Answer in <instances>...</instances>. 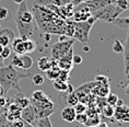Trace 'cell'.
Segmentation results:
<instances>
[{
	"mask_svg": "<svg viewBox=\"0 0 129 127\" xmlns=\"http://www.w3.org/2000/svg\"><path fill=\"white\" fill-rule=\"evenodd\" d=\"M31 12L36 21L38 30L43 34H58L72 38L75 29L73 20L61 18L46 6L40 4H34Z\"/></svg>",
	"mask_w": 129,
	"mask_h": 127,
	"instance_id": "obj_1",
	"label": "cell"
},
{
	"mask_svg": "<svg viewBox=\"0 0 129 127\" xmlns=\"http://www.w3.org/2000/svg\"><path fill=\"white\" fill-rule=\"evenodd\" d=\"M34 18L32 12L28 10L27 5L23 1L19 5L17 14H15V24L19 31V37L22 38H31L34 33Z\"/></svg>",
	"mask_w": 129,
	"mask_h": 127,
	"instance_id": "obj_2",
	"label": "cell"
},
{
	"mask_svg": "<svg viewBox=\"0 0 129 127\" xmlns=\"http://www.w3.org/2000/svg\"><path fill=\"white\" fill-rule=\"evenodd\" d=\"M28 77H30L28 73L19 72L12 65L0 67V84L4 88L6 94L11 89H14L18 92H21L20 81L24 78Z\"/></svg>",
	"mask_w": 129,
	"mask_h": 127,
	"instance_id": "obj_3",
	"label": "cell"
},
{
	"mask_svg": "<svg viewBox=\"0 0 129 127\" xmlns=\"http://www.w3.org/2000/svg\"><path fill=\"white\" fill-rule=\"evenodd\" d=\"M96 20L91 15V18L86 21L82 22H75V29H73V35L72 38L75 41H79L83 45L88 44L89 42V35L91 32L92 27L94 25Z\"/></svg>",
	"mask_w": 129,
	"mask_h": 127,
	"instance_id": "obj_4",
	"label": "cell"
},
{
	"mask_svg": "<svg viewBox=\"0 0 129 127\" xmlns=\"http://www.w3.org/2000/svg\"><path fill=\"white\" fill-rule=\"evenodd\" d=\"M120 13H122V11L116 6V4H112V5H107L105 7L94 11L91 15L96 21L102 20V21L108 22V23H112L115 19H117L119 17Z\"/></svg>",
	"mask_w": 129,
	"mask_h": 127,
	"instance_id": "obj_5",
	"label": "cell"
},
{
	"mask_svg": "<svg viewBox=\"0 0 129 127\" xmlns=\"http://www.w3.org/2000/svg\"><path fill=\"white\" fill-rule=\"evenodd\" d=\"M73 43H75L73 38H69V40L63 41V42H57L53 46V48H51V58L55 60L60 59L61 57H63L71 49L73 46Z\"/></svg>",
	"mask_w": 129,
	"mask_h": 127,
	"instance_id": "obj_6",
	"label": "cell"
},
{
	"mask_svg": "<svg viewBox=\"0 0 129 127\" xmlns=\"http://www.w3.org/2000/svg\"><path fill=\"white\" fill-rule=\"evenodd\" d=\"M115 2L116 0H92V1L82 2L78 6H75V10H84L92 14L93 12L99 10V9L105 7L107 5L115 4Z\"/></svg>",
	"mask_w": 129,
	"mask_h": 127,
	"instance_id": "obj_7",
	"label": "cell"
},
{
	"mask_svg": "<svg viewBox=\"0 0 129 127\" xmlns=\"http://www.w3.org/2000/svg\"><path fill=\"white\" fill-rule=\"evenodd\" d=\"M11 65L14 68H19V69L27 70L30 69L33 65V59L31 58L30 55L24 54V55H14L12 57Z\"/></svg>",
	"mask_w": 129,
	"mask_h": 127,
	"instance_id": "obj_8",
	"label": "cell"
},
{
	"mask_svg": "<svg viewBox=\"0 0 129 127\" xmlns=\"http://www.w3.org/2000/svg\"><path fill=\"white\" fill-rule=\"evenodd\" d=\"M21 119L24 120L25 123L31 124V125L34 126V124L38 119V117H37L36 111H35L34 106L32 105V104H30V105L26 106L25 109H22V111H21Z\"/></svg>",
	"mask_w": 129,
	"mask_h": 127,
	"instance_id": "obj_9",
	"label": "cell"
},
{
	"mask_svg": "<svg viewBox=\"0 0 129 127\" xmlns=\"http://www.w3.org/2000/svg\"><path fill=\"white\" fill-rule=\"evenodd\" d=\"M113 117L120 124L129 123V106L122 104L121 106L114 107V116Z\"/></svg>",
	"mask_w": 129,
	"mask_h": 127,
	"instance_id": "obj_10",
	"label": "cell"
},
{
	"mask_svg": "<svg viewBox=\"0 0 129 127\" xmlns=\"http://www.w3.org/2000/svg\"><path fill=\"white\" fill-rule=\"evenodd\" d=\"M15 38L14 32L10 28H1L0 29V45L1 46H10L11 43Z\"/></svg>",
	"mask_w": 129,
	"mask_h": 127,
	"instance_id": "obj_11",
	"label": "cell"
},
{
	"mask_svg": "<svg viewBox=\"0 0 129 127\" xmlns=\"http://www.w3.org/2000/svg\"><path fill=\"white\" fill-rule=\"evenodd\" d=\"M72 56H73V48H71L68 53L64 55L63 57H61L60 59L57 60V65H58V68L60 70H67V71H70L71 68L73 66L72 64Z\"/></svg>",
	"mask_w": 129,
	"mask_h": 127,
	"instance_id": "obj_12",
	"label": "cell"
},
{
	"mask_svg": "<svg viewBox=\"0 0 129 127\" xmlns=\"http://www.w3.org/2000/svg\"><path fill=\"white\" fill-rule=\"evenodd\" d=\"M8 102H12V103L18 104L21 109H25V107L31 104L30 99L25 96L24 94H22L21 92H18V94H15L12 99H8Z\"/></svg>",
	"mask_w": 129,
	"mask_h": 127,
	"instance_id": "obj_13",
	"label": "cell"
},
{
	"mask_svg": "<svg viewBox=\"0 0 129 127\" xmlns=\"http://www.w3.org/2000/svg\"><path fill=\"white\" fill-rule=\"evenodd\" d=\"M76 111L73 109V106H68L63 107L61 110V118L67 123H73L76 119Z\"/></svg>",
	"mask_w": 129,
	"mask_h": 127,
	"instance_id": "obj_14",
	"label": "cell"
},
{
	"mask_svg": "<svg viewBox=\"0 0 129 127\" xmlns=\"http://www.w3.org/2000/svg\"><path fill=\"white\" fill-rule=\"evenodd\" d=\"M12 49L17 55H24L26 54L25 52V46H24V38L22 37H15L13 42L11 43Z\"/></svg>",
	"mask_w": 129,
	"mask_h": 127,
	"instance_id": "obj_15",
	"label": "cell"
},
{
	"mask_svg": "<svg viewBox=\"0 0 129 127\" xmlns=\"http://www.w3.org/2000/svg\"><path fill=\"white\" fill-rule=\"evenodd\" d=\"M109 91V86H96L93 88L92 91H91V94H93L94 96L96 97H106L108 95Z\"/></svg>",
	"mask_w": 129,
	"mask_h": 127,
	"instance_id": "obj_16",
	"label": "cell"
},
{
	"mask_svg": "<svg viewBox=\"0 0 129 127\" xmlns=\"http://www.w3.org/2000/svg\"><path fill=\"white\" fill-rule=\"evenodd\" d=\"M122 55H124V65H125V73L129 69V29L127 32V37H126V42L124 44V50H122Z\"/></svg>",
	"mask_w": 129,
	"mask_h": 127,
	"instance_id": "obj_17",
	"label": "cell"
},
{
	"mask_svg": "<svg viewBox=\"0 0 129 127\" xmlns=\"http://www.w3.org/2000/svg\"><path fill=\"white\" fill-rule=\"evenodd\" d=\"M37 67L42 71H47L51 68V58L47 56H42L37 59Z\"/></svg>",
	"mask_w": 129,
	"mask_h": 127,
	"instance_id": "obj_18",
	"label": "cell"
},
{
	"mask_svg": "<svg viewBox=\"0 0 129 127\" xmlns=\"http://www.w3.org/2000/svg\"><path fill=\"white\" fill-rule=\"evenodd\" d=\"M31 101H35V102H45V101H48L50 100V97L47 95L44 91L42 90H36L32 93V96H31Z\"/></svg>",
	"mask_w": 129,
	"mask_h": 127,
	"instance_id": "obj_19",
	"label": "cell"
},
{
	"mask_svg": "<svg viewBox=\"0 0 129 127\" xmlns=\"http://www.w3.org/2000/svg\"><path fill=\"white\" fill-rule=\"evenodd\" d=\"M112 24L119 28V29H122V30L129 29V17H127V18H117L112 22Z\"/></svg>",
	"mask_w": 129,
	"mask_h": 127,
	"instance_id": "obj_20",
	"label": "cell"
},
{
	"mask_svg": "<svg viewBox=\"0 0 129 127\" xmlns=\"http://www.w3.org/2000/svg\"><path fill=\"white\" fill-rule=\"evenodd\" d=\"M24 46L26 54H31L35 52V49L37 48V43L33 38H24Z\"/></svg>",
	"mask_w": 129,
	"mask_h": 127,
	"instance_id": "obj_21",
	"label": "cell"
},
{
	"mask_svg": "<svg viewBox=\"0 0 129 127\" xmlns=\"http://www.w3.org/2000/svg\"><path fill=\"white\" fill-rule=\"evenodd\" d=\"M73 0H42L41 2H38L40 5H54L56 7H61L67 4H72Z\"/></svg>",
	"mask_w": 129,
	"mask_h": 127,
	"instance_id": "obj_22",
	"label": "cell"
},
{
	"mask_svg": "<svg viewBox=\"0 0 129 127\" xmlns=\"http://www.w3.org/2000/svg\"><path fill=\"white\" fill-rule=\"evenodd\" d=\"M101 123V119H100V114H96V113H93L91 116L88 115V122L84 126L86 127H94L96 125Z\"/></svg>",
	"mask_w": 129,
	"mask_h": 127,
	"instance_id": "obj_23",
	"label": "cell"
},
{
	"mask_svg": "<svg viewBox=\"0 0 129 127\" xmlns=\"http://www.w3.org/2000/svg\"><path fill=\"white\" fill-rule=\"evenodd\" d=\"M53 84H54V88L57 91H59V92H63V93L67 92V90H68V86H69L68 82H64V81H61L59 79L53 81Z\"/></svg>",
	"mask_w": 129,
	"mask_h": 127,
	"instance_id": "obj_24",
	"label": "cell"
},
{
	"mask_svg": "<svg viewBox=\"0 0 129 127\" xmlns=\"http://www.w3.org/2000/svg\"><path fill=\"white\" fill-rule=\"evenodd\" d=\"M59 73H60V69L59 68H50L46 71V77L47 79H49L50 81H55L59 78Z\"/></svg>",
	"mask_w": 129,
	"mask_h": 127,
	"instance_id": "obj_25",
	"label": "cell"
},
{
	"mask_svg": "<svg viewBox=\"0 0 129 127\" xmlns=\"http://www.w3.org/2000/svg\"><path fill=\"white\" fill-rule=\"evenodd\" d=\"M66 97H67V104L68 106H75L77 103H79V97L76 94V92L73 91L71 93H66Z\"/></svg>",
	"mask_w": 129,
	"mask_h": 127,
	"instance_id": "obj_26",
	"label": "cell"
},
{
	"mask_svg": "<svg viewBox=\"0 0 129 127\" xmlns=\"http://www.w3.org/2000/svg\"><path fill=\"white\" fill-rule=\"evenodd\" d=\"M101 112L103 114V116L106 117V118H112V117L114 116V106L105 104L101 109Z\"/></svg>",
	"mask_w": 129,
	"mask_h": 127,
	"instance_id": "obj_27",
	"label": "cell"
},
{
	"mask_svg": "<svg viewBox=\"0 0 129 127\" xmlns=\"http://www.w3.org/2000/svg\"><path fill=\"white\" fill-rule=\"evenodd\" d=\"M94 82L98 86H109V78L104 74H99L94 78Z\"/></svg>",
	"mask_w": 129,
	"mask_h": 127,
	"instance_id": "obj_28",
	"label": "cell"
},
{
	"mask_svg": "<svg viewBox=\"0 0 129 127\" xmlns=\"http://www.w3.org/2000/svg\"><path fill=\"white\" fill-rule=\"evenodd\" d=\"M34 127H53L49 117H44V118H38L34 124Z\"/></svg>",
	"mask_w": 129,
	"mask_h": 127,
	"instance_id": "obj_29",
	"label": "cell"
},
{
	"mask_svg": "<svg viewBox=\"0 0 129 127\" xmlns=\"http://www.w3.org/2000/svg\"><path fill=\"white\" fill-rule=\"evenodd\" d=\"M118 99H119V96L116 93H108V95L105 97L106 104H108V105H112V106H115L116 105V102H117Z\"/></svg>",
	"mask_w": 129,
	"mask_h": 127,
	"instance_id": "obj_30",
	"label": "cell"
},
{
	"mask_svg": "<svg viewBox=\"0 0 129 127\" xmlns=\"http://www.w3.org/2000/svg\"><path fill=\"white\" fill-rule=\"evenodd\" d=\"M11 18V12L6 7H0V20L8 21V19Z\"/></svg>",
	"mask_w": 129,
	"mask_h": 127,
	"instance_id": "obj_31",
	"label": "cell"
},
{
	"mask_svg": "<svg viewBox=\"0 0 129 127\" xmlns=\"http://www.w3.org/2000/svg\"><path fill=\"white\" fill-rule=\"evenodd\" d=\"M73 109L76 111V114H82V113H86V111H88V105L84 103L79 102L73 106Z\"/></svg>",
	"mask_w": 129,
	"mask_h": 127,
	"instance_id": "obj_32",
	"label": "cell"
},
{
	"mask_svg": "<svg viewBox=\"0 0 129 127\" xmlns=\"http://www.w3.org/2000/svg\"><path fill=\"white\" fill-rule=\"evenodd\" d=\"M75 122H77L78 124H80V125H85L86 122H88V114H86V113L77 114Z\"/></svg>",
	"mask_w": 129,
	"mask_h": 127,
	"instance_id": "obj_33",
	"label": "cell"
},
{
	"mask_svg": "<svg viewBox=\"0 0 129 127\" xmlns=\"http://www.w3.org/2000/svg\"><path fill=\"white\" fill-rule=\"evenodd\" d=\"M122 50H124V44L120 41L116 40L114 42V44H113V52L119 54V53H122Z\"/></svg>",
	"mask_w": 129,
	"mask_h": 127,
	"instance_id": "obj_34",
	"label": "cell"
},
{
	"mask_svg": "<svg viewBox=\"0 0 129 127\" xmlns=\"http://www.w3.org/2000/svg\"><path fill=\"white\" fill-rule=\"evenodd\" d=\"M32 82L35 86H42L44 83V77L41 73H35L33 78H32Z\"/></svg>",
	"mask_w": 129,
	"mask_h": 127,
	"instance_id": "obj_35",
	"label": "cell"
},
{
	"mask_svg": "<svg viewBox=\"0 0 129 127\" xmlns=\"http://www.w3.org/2000/svg\"><path fill=\"white\" fill-rule=\"evenodd\" d=\"M116 6L120 9V10L124 12L126 10H128V4H127V0H116Z\"/></svg>",
	"mask_w": 129,
	"mask_h": 127,
	"instance_id": "obj_36",
	"label": "cell"
},
{
	"mask_svg": "<svg viewBox=\"0 0 129 127\" xmlns=\"http://www.w3.org/2000/svg\"><path fill=\"white\" fill-rule=\"evenodd\" d=\"M11 47L10 46H5L4 47V49H2V52L0 53V56L2 57V59H7V58L10 57V55H11Z\"/></svg>",
	"mask_w": 129,
	"mask_h": 127,
	"instance_id": "obj_37",
	"label": "cell"
},
{
	"mask_svg": "<svg viewBox=\"0 0 129 127\" xmlns=\"http://www.w3.org/2000/svg\"><path fill=\"white\" fill-rule=\"evenodd\" d=\"M69 72L70 71H67V70H60L59 78H58V79L61 80V81H64V82H67V81L69 80Z\"/></svg>",
	"mask_w": 129,
	"mask_h": 127,
	"instance_id": "obj_38",
	"label": "cell"
},
{
	"mask_svg": "<svg viewBox=\"0 0 129 127\" xmlns=\"http://www.w3.org/2000/svg\"><path fill=\"white\" fill-rule=\"evenodd\" d=\"M8 105V97L0 96V109H7Z\"/></svg>",
	"mask_w": 129,
	"mask_h": 127,
	"instance_id": "obj_39",
	"label": "cell"
},
{
	"mask_svg": "<svg viewBox=\"0 0 129 127\" xmlns=\"http://www.w3.org/2000/svg\"><path fill=\"white\" fill-rule=\"evenodd\" d=\"M72 64L73 65L82 64V57L80 56V55H73V56H72Z\"/></svg>",
	"mask_w": 129,
	"mask_h": 127,
	"instance_id": "obj_40",
	"label": "cell"
},
{
	"mask_svg": "<svg viewBox=\"0 0 129 127\" xmlns=\"http://www.w3.org/2000/svg\"><path fill=\"white\" fill-rule=\"evenodd\" d=\"M24 124H25L24 120H22V119L20 118V119L14 120V122H11V126H12V127H23Z\"/></svg>",
	"mask_w": 129,
	"mask_h": 127,
	"instance_id": "obj_41",
	"label": "cell"
},
{
	"mask_svg": "<svg viewBox=\"0 0 129 127\" xmlns=\"http://www.w3.org/2000/svg\"><path fill=\"white\" fill-rule=\"evenodd\" d=\"M86 1H92V0H73L72 5L73 6H78L80 4H82V2H86Z\"/></svg>",
	"mask_w": 129,
	"mask_h": 127,
	"instance_id": "obj_42",
	"label": "cell"
},
{
	"mask_svg": "<svg viewBox=\"0 0 129 127\" xmlns=\"http://www.w3.org/2000/svg\"><path fill=\"white\" fill-rule=\"evenodd\" d=\"M70 37H67V36H64V35H59V38H58V42H63V41H67V40H69Z\"/></svg>",
	"mask_w": 129,
	"mask_h": 127,
	"instance_id": "obj_43",
	"label": "cell"
},
{
	"mask_svg": "<svg viewBox=\"0 0 129 127\" xmlns=\"http://www.w3.org/2000/svg\"><path fill=\"white\" fill-rule=\"evenodd\" d=\"M125 95L129 96V82H128V84H127V86H126V88H125Z\"/></svg>",
	"mask_w": 129,
	"mask_h": 127,
	"instance_id": "obj_44",
	"label": "cell"
},
{
	"mask_svg": "<svg viewBox=\"0 0 129 127\" xmlns=\"http://www.w3.org/2000/svg\"><path fill=\"white\" fill-rule=\"evenodd\" d=\"M6 95V92L4 90V88L1 87V84H0V96H5Z\"/></svg>",
	"mask_w": 129,
	"mask_h": 127,
	"instance_id": "obj_45",
	"label": "cell"
},
{
	"mask_svg": "<svg viewBox=\"0 0 129 127\" xmlns=\"http://www.w3.org/2000/svg\"><path fill=\"white\" fill-rule=\"evenodd\" d=\"M122 104H124L122 100H121V99H118V100H117V102H116V105H115V106H121Z\"/></svg>",
	"mask_w": 129,
	"mask_h": 127,
	"instance_id": "obj_46",
	"label": "cell"
},
{
	"mask_svg": "<svg viewBox=\"0 0 129 127\" xmlns=\"http://www.w3.org/2000/svg\"><path fill=\"white\" fill-rule=\"evenodd\" d=\"M50 36H51L50 34H44V38H45V41L49 42V41H50V38H51Z\"/></svg>",
	"mask_w": 129,
	"mask_h": 127,
	"instance_id": "obj_47",
	"label": "cell"
},
{
	"mask_svg": "<svg viewBox=\"0 0 129 127\" xmlns=\"http://www.w3.org/2000/svg\"><path fill=\"white\" fill-rule=\"evenodd\" d=\"M83 50H84L85 53H88V52H90V48H89V46H88L86 44L83 45Z\"/></svg>",
	"mask_w": 129,
	"mask_h": 127,
	"instance_id": "obj_48",
	"label": "cell"
},
{
	"mask_svg": "<svg viewBox=\"0 0 129 127\" xmlns=\"http://www.w3.org/2000/svg\"><path fill=\"white\" fill-rule=\"evenodd\" d=\"M23 1H24V0H13V2H14V4H17V5H21Z\"/></svg>",
	"mask_w": 129,
	"mask_h": 127,
	"instance_id": "obj_49",
	"label": "cell"
},
{
	"mask_svg": "<svg viewBox=\"0 0 129 127\" xmlns=\"http://www.w3.org/2000/svg\"><path fill=\"white\" fill-rule=\"evenodd\" d=\"M4 59H2V57L1 56H0V67H2V66H4Z\"/></svg>",
	"mask_w": 129,
	"mask_h": 127,
	"instance_id": "obj_50",
	"label": "cell"
},
{
	"mask_svg": "<svg viewBox=\"0 0 129 127\" xmlns=\"http://www.w3.org/2000/svg\"><path fill=\"white\" fill-rule=\"evenodd\" d=\"M6 110H7V109H0V116H1L2 114H4V113L6 112Z\"/></svg>",
	"mask_w": 129,
	"mask_h": 127,
	"instance_id": "obj_51",
	"label": "cell"
},
{
	"mask_svg": "<svg viewBox=\"0 0 129 127\" xmlns=\"http://www.w3.org/2000/svg\"><path fill=\"white\" fill-rule=\"evenodd\" d=\"M23 127H34V126H33V125H31V124H27V123H25Z\"/></svg>",
	"mask_w": 129,
	"mask_h": 127,
	"instance_id": "obj_52",
	"label": "cell"
},
{
	"mask_svg": "<svg viewBox=\"0 0 129 127\" xmlns=\"http://www.w3.org/2000/svg\"><path fill=\"white\" fill-rule=\"evenodd\" d=\"M126 78H127V80L129 81V69H128L127 72H126Z\"/></svg>",
	"mask_w": 129,
	"mask_h": 127,
	"instance_id": "obj_53",
	"label": "cell"
},
{
	"mask_svg": "<svg viewBox=\"0 0 129 127\" xmlns=\"http://www.w3.org/2000/svg\"><path fill=\"white\" fill-rule=\"evenodd\" d=\"M75 127H84V125H80V124H79V125H76Z\"/></svg>",
	"mask_w": 129,
	"mask_h": 127,
	"instance_id": "obj_54",
	"label": "cell"
},
{
	"mask_svg": "<svg viewBox=\"0 0 129 127\" xmlns=\"http://www.w3.org/2000/svg\"><path fill=\"white\" fill-rule=\"evenodd\" d=\"M2 49H4V46H1V45H0V53L2 52Z\"/></svg>",
	"mask_w": 129,
	"mask_h": 127,
	"instance_id": "obj_55",
	"label": "cell"
},
{
	"mask_svg": "<svg viewBox=\"0 0 129 127\" xmlns=\"http://www.w3.org/2000/svg\"><path fill=\"white\" fill-rule=\"evenodd\" d=\"M127 4H128V9H129V0H127Z\"/></svg>",
	"mask_w": 129,
	"mask_h": 127,
	"instance_id": "obj_56",
	"label": "cell"
},
{
	"mask_svg": "<svg viewBox=\"0 0 129 127\" xmlns=\"http://www.w3.org/2000/svg\"><path fill=\"white\" fill-rule=\"evenodd\" d=\"M38 1H42V0H38Z\"/></svg>",
	"mask_w": 129,
	"mask_h": 127,
	"instance_id": "obj_57",
	"label": "cell"
},
{
	"mask_svg": "<svg viewBox=\"0 0 129 127\" xmlns=\"http://www.w3.org/2000/svg\"><path fill=\"white\" fill-rule=\"evenodd\" d=\"M0 29H1V27H0Z\"/></svg>",
	"mask_w": 129,
	"mask_h": 127,
	"instance_id": "obj_58",
	"label": "cell"
},
{
	"mask_svg": "<svg viewBox=\"0 0 129 127\" xmlns=\"http://www.w3.org/2000/svg\"><path fill=\"white\" fill-rule=\"evenodd\" d=\"M107 127H108V126H107Z\"/></svg>",
	"mask_w": 129,
	"mask_h": 127,
	"instance_id": "obj_59",
	"label": "cell"
}]
</instances>
